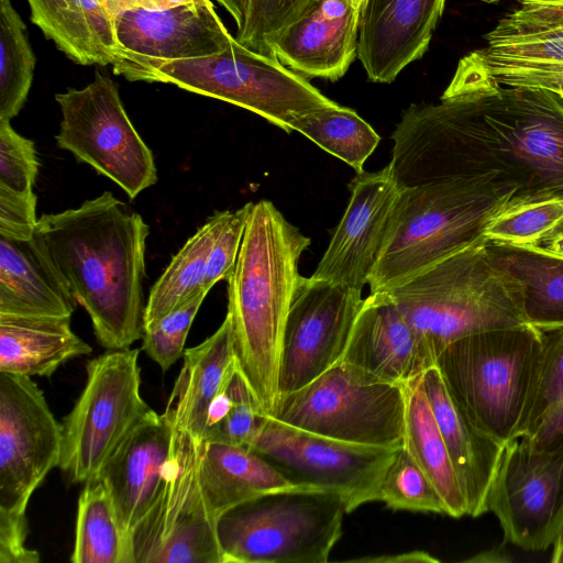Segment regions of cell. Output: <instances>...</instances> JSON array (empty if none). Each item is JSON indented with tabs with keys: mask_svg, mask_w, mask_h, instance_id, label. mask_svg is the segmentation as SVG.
<instances>
[{
	"mask_svg": "<svg viewBox=\"0 0 563 563\" xmlns=\"http://www.w3.org/2000/svg\"><path fill=\"white\" fill-rule=\"evenodd\" d=\"M207 1L209 0H102L107 11L113 19L121 12L128 10H161L185 3Z\"/></svg>",
	"mask_w": 563,
	"mask_h": 563,
	"instance_id": "47",
	"label": "cell"
},
{
	"mask_svg": "<svg viewBox=\"0 0 563 563\" xmlns=\"http://www.w3.org/2000/svg\"><path fill=\"white\" fill-rule=\"evenodd\" d=\"M465 57L503 86L544 89L563 98V62L500 60L482 56L477 51Z\"/></svg>",
	"mask_w": 563,
	"mask_h": 563,
	"instance_id": "40",
	"label": "cell"
},
{
	"mask_svg": "<svg viewBox=\"0 0 563 563\" xmlns=\"http://www.w3.org/2000/svg\"><path fill=\"white\" fill-rule=\"evenodd\" d=\"M311 240L268 200L252 202L231 276L228 312L238 365L271 415L286 319L302 279L298 264Z\"/></svg>",
	"mask_w": 563,
	"mask_h": 563,
	"instance_id": "2",
	"label": "cell"
},
{
	"mask_svg": "<svg viewBox=\"0 0 563 563\" xmlns=\"http://www.w3.org/2000/svg\"><path fill=\"white\" fill-rule=\"evenodd\" d=\"M545 252L563 258V224L539 245Z\"/></svg>",
	"mask_w": 563,
	"mask_h": 563,
	"instance_id": "51",
	"label": "cell"
},
{
	"mask_svg": "<svg viewBox=\"0 0 563 563\" xmlns=\"http://www.w3.org/2000/svg\"><path fill=\"white\" fill-rule=\"evenodd\" d=\"M530 205L509 177L492 173L401 189L389 234L369 277V294L388 292L438 263L487 242L488 224Z\"/></svg>",
	"mask_w": 563,
	"mask_h": 563,
	"instance_id": "3",
	"label": "cell"
},
{
	"mask_svg": "<svg viewBox=\"0 0 563 563\" xmlns=\"http://www.w3.org/2000/svg\"><path fill=\"white\" fill-rule=\"evenodd\" d=\"M379 500L394 510L445 514L440 494L405 446L383 477Z\"/></svg>",
	"mask_w": 563,
	"mask_h": 563,
	"instance_id": "36",
	"label": "cell"
},
{
	"mask_svg": "<svg viewBox=\"0 0 563 563\" xmlns=\"http://www.w3.org/2000/svg\"><path fill=\"white\" fill-rule=\"evenodd\" d=\"M342 498L290 487L227 511L217 521L224 563H325L342 534Z\"/></svg>",
	"mask_w": 563,
	"mask_h": 563,
	"instance_id": "6",
	"label": "cell"
},
{
	"mask_svg": "<svg viewBox=\"0 0 563 563\" xmlns=\"http://www.w3.org/2000/svg\"><path fill=\"white\" fill-rule=\"evenodd\" d=\"M114 29L119 60L113 73L131 81H148L167 63L218 54L236 42L211 0L123 11Z\"/></svg>",
	"mask_w": 563,
	"mask_h": 563,
	"instance_id": "15",
	"label": "cell"
},
{
	"mask_svg": "<svg viewBox=\"0 0 563 563\" xmlns=\"http://www.w3.org/2000/svg\"><path fill=\"white\" fill-rule=\"evenodd\" d=\"M183 358L165 409L175 426L201 443L208 408L238 365L229 314L202 343L186 349Z\"/></svg>",
	"mask_w": 563,
	"mask_h": 563,
	"instance_id": "24",
	"label": "cell"
},
{
	"mask_svg": "<svg viewBox=\"0 0 563 563\" xmlns=\"http://www.w3.org/2000/svg\"><path fill=\"white\" fill-rule=\"evenodd\" d=\"M509 561H511V558L508 555V553L505 551L503 547L481 552L465 560V562L476 563H503Z\"/></svg>",
	"mask_w": 563,
	"mask_h": 563,
	"instance_id": "50",
	"label": "cell"
},
{
	"mask_svg": "<svg viewBox=\"0 0 563 563\" xmlns=\"http://www.w3.org/2000/svg\"><path fill=\"white\" fill-rule=\"evenodd\" d=\"M247 448L291 485L338 494L346 512L379 500L383 477L400 449L336 440L269 415Z\"/></svg>",
	"mask_w": 563,
	"mask_h": 563,
	"instance_id": "12",
	"label": "cell"
},
{
	"mask_svg": "<svg viewBox=\"0 0 563 563\" xmlns=\"http://www.w3.org/2000/svg\"><path fill=\"white\" fill-rule=\"evenodd\" d=\"M147 82L172 84L232 103L261 115L286 133L292 132L296 118L336 103L303 75L238 41L218 54L167 63Z\"/></svg>",
	"mask_w": 563,
	"mask_h": 563,
	"instance_id": "8",
	"label": "cell"
},
{
	"mask_svg": "<svg viewBox=\"0 0 563 563\" xmlns=\"http://www.w3.org/2000/svg\"><path fill=\"white\" fill-rule=\"evenodd\" d=\"M423 385L465 499L466 515L487 512L488 494L506 444L479 431L449 394L437 366L423 374Z\"/></svg>",
	"mask_w": 563,
	"mask_h": 563,
	"instance_id": "22",
	"label": "cell"
},
{
	"mask_svg": "<svg viewBox=\"0 0 563 563\" xmlns=\"http://www.w3.org/2000/svg\"><path fill=\"white\" fill-rule=\"evenodd\" d=\"M73 563H135L110 493L100 477L85 482L78 498Z\"/></svg>",
	"mask_w": 563,
	"mask_h": 563,
	"instance_id": "31",
	"label": "cell"
},
{
	"mask_svg": "<svg viewBox=\"0 0 563 563\" xmlns=\"http://www.w3.org/2000/svg\"><path fill=\"white\" fill-rule=\"evenodd\" d=\"M216 1L219 2L233 18V20L236 24L238 31L242 30L245 24V21H246L250 0H216Z\"/></svg>",
	"mask_w": 563,
	"mask_h": 563,
	"instance_id": "49",
	"label": "cell"
},
{
	"mask_svg": "<svg viewBox=\"0 0 563 563\" xmlns=\"http://www.w3.org/2000/svg\"><path fill=\"white\" fill-rule=\"evenodd\" d=\"M150 228L110 191L43 214L33 240L89 314L107 350L143 338L145 249Z\"/></svg>",
	"mask_w": 563,
	"mask_h": 563,
	"instance_id": "1",
	"label": "cell"
},
{
	"mask_svg": "<svg viewBox=\"0 0 563 563\" xmlns=\"http://www.w3.org/2000/svg\"><path fill=\"white\" fill-rule=\"evenodd\" d=\"M484 2H487V3H494V2H498L499 0H482Z\"/></svg>",
	"mask_w": 563,
	"mask_h": 563,
	"instance_id": "53",
	"label": "cell"
},
{
	"mask_svg": "<svg viewBox=\"0 0 563 563\" xmlns=\"http://www.w3.org/2000/svg\"><path fill=\"white\" fill-rule=\"evenodd\" d=\"M172 435L168 411L158 415L153 410L123 439L98 474L131 540L158 493Z\"/></svg>",
	"mask_w": 563,
	"mask_h": 563,
	"instance_id": "21",
	"label": "cell"
},
{
	"mask_svg": "<svg viewBox=\"0 0 563 563\" xmlns=\"http://www.w3.org/2000/svg\"><path fill=\"white\" fill-rule=\"evenodd\" d=\"M553 551L550 561L552 563H563V525L559 530L553 543Z\"/></svg>",
	"mask_w": 563,
	"mask_h": 563,
	"instance_id": "52",
	"label": "cell"
},
{
	"mask_svg": "<svg viewBox=\"0 0 563 563\" xmlns=\"http://www.w3.org/2000/svg\"><path fill=\"white\" fill-rule=\"evenodd\" d=\"M172 424L158 493L132 534L135 563H224L217 521L207 510L198 481L201 443Z\"/></svg>",
	"mask_w": 563,
	"mask_h": 563,
	"instance_id": "11",
	"label": "cell"
},
{
	"mask_svg": "<svg viewBox=\"0 0 563 563\" xmlns=\"http://www.w3.org/2000/svg\"><path fill=\"white\" fill-rule=\"evenodd\" d=\"M405 415V385L340 360L303 387L279 396L269 416L336 440L399 449Z\"/></svg>",
	"mask_w": 563,
	"mask_h": 563,
	"instance_id": "7",
	"label": "cell"
},
{
	"mask_svg": "<svg viewBox=\"0 0 563 563\" xmlns=\"http://www.w3.org/2000/svg\"><path fill=\"white\" fill-rule=\"evenodd\" d=\"M62 121L57 146L90 165L134 199L157 181L150 147L131 122L114 81L99 71L81 89L55 95Z\"/></svg>",
	"mask_w": 563,
	"mask_h": 563,
	"instance_id": "10",
	"label": "cell"
},
{
	"mask_svg": "<svg viewBox=\"0 0 563 563\" xmlns=\"http://www.w3.org/2000/svg\"><path fill=\"white\" fill-rule=\"evenodd\" d=\"M77 303L33 239L0 236V313L71 317Z\"/></svg>",
	"mask_w": 563,
	"mask_h": 563,
	"instance_id": "23",
	"label": "cell"
},
{
	"mask_svg": "<svg viewBox=\"0 0 563 563\" xmlns=\"http://www.w3.org/2000/svg\"><path fill=\"white\" fill-rule=\"evenodd\" d=\"M445 0H365L357 58L368 80L389 84L429 47Z\"/></svg>",
	"mask_w": 563,
	"mask_h": 563,
	"instance_id": "19",
	"label": "cell"
},
{
	"mask_svg": "<svg viewBox=\"0 0 563 563\" xmlns=\"http://www.w3.org/2000/svg\"><path fill=\"white\" fill-rule=\"evenodd\" d=\"M228 210L216 212L173 256L153 285L144 312V327L163 318L201 291L208 258Z\"/></svg>",
	"mask_w": 563,
	"mask_h": 563,
	"instance_id": "32",
	"label": "cell"
},
{
	"mask_svg": "<svg viewBox=\"0 0 563 563\" xmlns=\"http://www.w3.org/2000/svg\"><path fill=\"white\" fill-rule=\"evenodd\" d=\"M543 352V331L525 323L478 332L435 360L445 387L468 420L507 444L520 438Z\"/></svg>",
	"mask_w": 563,
	"mask_h": 563,
	"instance_id": "5",
	"label": "cell"
},
{
	"mask_svg": "<svg viewBox=\"0 0 563 563\" xmlns=\"http://www.w3.org/2000/svg\"><path fill=\"white\" fill-rule=\"evenodd\" d=\"M63 424L30 376L0 372V510L26 511L30 497L59 466Z\"/></svg>",
	"mask_w": 563,
	"mask_h": 563,
	"instance_id": "14",
	"label": "cell"
},
{
	"mask_svg": "<svg viewBox=\"0 0 563 563\" xmlns=\"http://www.w3.org/2000/svg\"><path fill=\"white\" fill-rule=\"evenodd\" d=\"M267 416L236 365L208 408L202 442L249 446Z\"/></svg>",
	"mask_w": 563,
	"mask_h": 563,
	"instance_id": "34",
	"label": "cell"
},
{
	"mask_svg": "<svg viewBox=\"0 0 563 563\" xmlns=\"http://www.w3.org/2000/svg\"><path fill=\"white\" fill-rule=\"evenodd\" d=\"M35 56L26 26L10 0H0V121H11L26 101Z\"/></svg>",
	"mask_w": 563,
	"mask_h": 563,
	"instance_id": "35",
	"label": "cell"
},
{
	"mask_svg": "<svg viewBox=\"0 0 563 563\" xmlns=\"http://www.w3.org/2000/svg\"><path fill=\"white\" fill-rule=\"evenodd\" d=\"M354 562H377V563H438L439 560L428 552L416 550L401 554H388L379 556H369L362 559H354Z\"/></svg>",
	"mask_w": 563,
	"mask_h": 563,
	"instance_id": "48",
	"label": "cell"
},
{
	"mask_svg": "<svg viewBox=\"0 0 563 563\" xmlns=\"http://www.w3.org/2000/svg\"><path fill=\"white\" fill-rule=\"evenodd\" d=\"M31 21L68 58L80 65L119 60L114 19L102 0H26Z\"/></svg>",
	"mask_w": 563,
	"mask_h": 563,
	"instance_id": "27",
	"label": "cell"
},
{
	"mask_svg": "<svg viewBox=\"0 0 563 563\" xmlns=\"http://www.w3.org/2000/svg\"><path fill=\"white\" fill-rule=\"evenodd\" d=\"M562 224L563 200L550 199L498 214L488 224L485 239L487 242L539 246Z\"/></svg>",
	"mask_w": 563,
	"mask_h": 563,
	"instance_id": "37",
	"label": "cell"
},
{
	"mask_svg": "<svg viewBox=\"0 0 563 563\" xmlns=\"http://www.w3.org/2000/svg\"><path fill=\"white\" fill-rule=\"evenodd\" d=\"M349 187L345 212L311 276L362 290L387 241L401 189L389 165L357 173Z\"/></svg>",
	"mask_w": 563,
	"mask_h": 563,
	"instance_id": "17",
	"label": "cell"
},
{
	"mask_svg": "<svg viewBox=\"0 0 563 563\" xmlns=\"http://www.w3.org/2000/svg\"><path fill=\"white\" fill-rule=\"evenodd\" d=\"M208 292L202 289L163 318L144 327L142 349L163 371L184 356L188 332Z\"/></svg>",
	"mask_w": 563,
	"mask_h": 563,
	"instance_id": "38",
	"label": "cell"
},
{
	"mask_svg": "<svg viewBox=\"0 0 563 563\" xmlns=\"http://www.w3.org/2000/svg\"><path fill=\"white\" fill-rule=\"evenodd\" d=\"M487 511L505 540L526 551L552 545L563 525V448L540 450L523 438L505 445Z\"/></svg>",
	"mask_w": 563,
	"mask_h": 563,
	"instance_id": "13",
	"label": "cell"
},
{
	"mask_svg": "<svg viewBox=\"0 0 563 563\" xmlns=\"http://www.w3.org/2000/svg\"><path fill=\"white\" fill-rule=\"evenodd\" d=\"M404 446L440 494L445 515H466V504L427 397L423 375L405 384Z\"/></svg>",
	"mask_w": 563,
	"mask_h": 563,
	"instance_id": "30",
	"label": "cell"
},
{
	"mask_svg": "<svg viewBox=\"0 0 563 563\" xmlns=\"http://www.w3.org/2000/svg\"><path fill=\"white\" fill-rule=\"evenodd\" d=\"M361 294L302 277L284 328L278 397L303 387L342 358L363 303Z\"/></svg>",
	"mask_w": 563,
	"mask_h": 563,
	"instance_id": "16",
	"label": "cell"
},
{
	"mask_svg": "<svg viewBox=\"0 0 563 563\" xmlns=\"http://www.w3.org/2000/svg\"><path fill=\"white\" fill-rule=\"evenodd\" d=\"M563 399V327L543 331V352L531 404L520 438L533 433Z\"/></svg>",
	"mask_w": 563,
	"mask_h": 563,
	"instance_id": "39",
	"label": "cell"
},
{
	"mask_svg": "<svg viewBox=\"0 0 563 563\" xmlns=\"http://www.w3.org/2000/svg\"><path fill=\"white\" fill-rule=\"evenodd\" d=\"M26 511L0 510V563H38L40 553L26 548Z\"/></svg>",
	"mask_w": 563,
	"mask_h": 563,
	"instance_id": "45",
	"label": "cell"
},
{
	"mask_svg": "<svg viewBox=\"0 0 563 563\" xmlns=\"http://www.w3.org/2000/svg\"><path fill=\"white\" fill-rule=\"evenodd\" d=\"M38 173L34 142L0 121V187L16 192H31Z\"/></svg>",
	"mask_w": 563,
	"mask_h": 563,
	"instance_id": "42",
	"label": "cell"
},
{
	"mask_svg": "<svg viewBox=\"0 0 563 563\" xmlns=\"http://www.w3.org/2000/svg\"><path fill=\"white\" fill-rule=\"evenodd\" d=\"M540 450L563 448V399L544 417L529 437H522Z\"/></svg>",
	"mask_w": 563,
	"mask_h": 563,
	"instance_id": "46",
	"label": "cell"
},
{
	"mask_svg": "<svg viewBox=\"0 0 563 563\" xmlns=\"http://www.w3.org/2000/svg\"><path fill=\"white\" fill-rule=\"evenodd\" d=\"M139 349L109 350L87 364L86 385L64 418L60 470L73 483L95 478L153 409L140 393Z\"/></svg>",
	"mask_w": 563,
	"mask_h": 563,
	"instance_id": "9",
	"label": "cell"
},
{
	"mask_svg": "<svg viewBox=\"0 0 563 563\" xmlns=\"http://www.w3.org/2000/svg\"><path fill=\"white\" fill-rule=\"evenodd\" d=\"M388 294L434 363L462 338L528 323L519 285L493 264L486 242L438 263Z\"/></svg>",
	"mask_w": 563,
	"mask_h": 563,
	"instance_id": "4",
	"label": "cell"
},
{
	"mask_svg": "<svg viewBox=\"0 0 563 563\" xmlns=\"http://www.w3.org/2000/svg\"><path fill=\"white\" fill-rule=\"evenodd\" d=\"M341 360L401 385L435 364L388 292L363 299Z\"/></svg>",
	"mask_w": 563,
	"mask_h": 563,
	"instance_id": "20",
	"label": "cell"
},
{
	"mask_svg": "<svg viewBox=\"0 0 563 563\" xmlns=\"http://www.w3.org/2000/svg\"><path fill=\"white\" fill-rule=\"evenodd\" d=\"M365 0H310L268 43V53L308 77L336 81L357 57Z\"/></svg>",
	"mask_w": 563,
	"mask_h": 563,
	"instance_id": "18",
	"label": "cell"
},
{
	"mask_svg": "<svg viewBox=\"0 0 563 563\" xmlns=\"http://www.w3.org/2000/svg\"><path fill=\"white\" fill-rule=\"evenodd\" d=\"M36 196L0 187V236L27 241L33 239L36 219Z\"/></svg>",
	"mask_w": 563,
	"mask_h": 563,
	"instance_id": "44",
	"label": "cell"
},
{
	"mask_svg": "<svg viewBox=\"0 0 563 563\" xmlns=\"http://www.w3.org/2000/svg\"><path fill=\"white\" fill-rule=\"evenodd\" d=\"M71 317L0 313V372L49 377L66 361L91 353Z\"/></svg>",
	"mask_w": 563,
	"mask_h": 563,
	"instance_id": "25",
	"label": "cell"
},
{
	"mask_svg": "<svg viewBox=\"0 0 563 563\" xmlns=\"http://www.w3.org/2000/svg\"><path fill=\"white\" fill-rule=\"evenodd\" d=\"M310 0H250L249 12L235 40L243 46L268 53L269 41L306 8Z\"/></svg>",
	"mask_w": 563,
	"mask_h": 563,
	"instance_id": "41",
	"label": "cell"
},
{
	"mask_svg": "<svg viewBox=\"0 0 563 563\" xmlns=\"http://www.w3.org/2000/svg\"><path fill=\"white\" fill-rule=\"evenodd\" d=\"M198 481L207 510L218 519L261 495L296 487L247 446L201 442Z\"/></svg>",
	"mask_w": 563,
	"mask_h": 563,
	"instance_id": "26",
	"label": "cell"
},
{
	"mask_svg": "<svg viewBox=\"0 0 563 563\" xmlns=\"http://www.w3.org/2000/svg\"><path fill=\"white\" fill-rule=\"evenodd\" d=\"M252 202L229 211L212 244L202 288L209 291L219 280L231 276L240 252Z\"/></svg>",
	"mask_w": 563,
	"mask_h": 563,
	"instance_id": "43",
	"label": "cell"
},
{
	"mask_svg": "<svg viewBox=\"0 0 563 563\" xmlns=\"http://www.w3.org/2000/svg\"><path fill=\"white\" fill-rule=\"evenodd\" d=\"M291 130L340 158L357 173L376 150L380 136L354 110L335 103L296 118Z\"/></svg>",
	"mask_w": 563,
	"mask_h": 563,
	"instance_id": "33",
	"label": "cell"
},
{
	"mask_svg": "<svg viewBox=\"0 0 563 563\" xmlns=\"http://www.w3.org/2000/svg\"><path fill=\"white\" fill-rule=\"evenodd\" d=\"M486 250L519 285L527 322L542 331L563 327V258L540 246L486 242Z\"/></svg>",
	"mask_w": 563,
	"mask_h": 563,
	"instance_id": "28",
	"label": "cell"
},
{
	"mask_svg": "<svg viewBox=\"0 0 563 563\" xmlns=\"http://www.w3.org/2000/svg\"><path fill=\"white\" fill-rule=\"evenodd\" d=\"M485 35L482 56L509 62H563V0H519Z\"/></svg>",
	"mask_w": 563,
	"mask_h": 563,
	"instance_id": "29",
	"label": "cell"
}]
</instances>
